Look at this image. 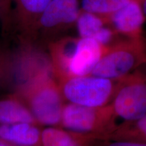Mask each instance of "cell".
Instances as JSON below:
<instances>
[{
	"label": "cell",
	"instance_id": "8",
	"mask_svg": "<svg viewBox=\"0 0 146 146\" xmlns=\"http://www.w3.org/2000/svg\"><path fill=\"white\" fill-rule=\"evenodd\" d=\"M107 21L112 22L114 29L118 33L129 38L141 37L144 17L139 3L135 0H130L125 5L110 16Z\"/></svg>",
	"mask_w": 146,
	"mask_h": 146
},
{
	"label": "cell",
	"instance_id": "5",
	"mask_svg": "<svg viewBox=\"0 0 146 146\" xmlns=\"http://www.w3.org/2000/svg\"><path fill=\"white\" fill-rule=\"evenodd\" d=\"M112 80L88 74L66 78L62 94L70 103L87 107H102L112 99Z\"/></svg>",
	"mask_w": 146,
	"mask_h": 146
},
{
	"label": "cell",
	"instance_id": "18",
	"mask_svg": "<svg viewBox=\"0 0 146 146\" xmlns=\"http://www.w3.org/2000/svg\"><path fill=\"white\" fill-rule=\"evenodd\" d=\"M108 146H146V143L134 141H124V140H115Z\"/></svg>",
	"mask_w": 146,
	"mask_h": 146
},
{
	"label": "cell",
	"instance_id": "17",
	"mask_svg": "<svg viewBox=\"0 0 146 146\" xmlns=\"http://www.w3.org/2000/svg\"><path fill=\"white\" fill-rule=\"evenodd\" d=\"M113 35H114V32L111 29L103 27L100 31V32L97 34V35L95 36L94 39L98 41L101 45L106 46L108 43L112 39Z\"/></svg>",
	"mask_w": 146,
	"mask_h": 146
},
{
	"label": "cell",
	"instance_id": "2",
	"mask_svg": "<svg viewBox=\"0 0 146 146\" xmlns=\"http://www.w3.org/2000/svg\"><path fill=\"white\" fill-rule=\"evenodd\" d=\"M146 60L145 43L142 38L131 39L107 47L91 75L108 79H120Z\"/></svg>",
	"mask_w": 146,
	"mask_h": 146
},
{
	"label": "cell",
	"instance_id": "3",
	"mask_svg": "<svg viewBox=\"0 0 146 146\" xmlns=\"http://www.w3.org/2000/svg\"><path fill=\"white\" fill-rule=\"evenodd\" d=\"M115 115L111 105L87 107L70 103L63 108L61 123L76 134H91L108 137L116 130Z\"/></svg>",
	"mask_w": 146,
	"mask_h": 146
},
{
	"label": "cell",
	"instance_id": "23",
	"mask_svg": "<svg viewBox=\"0 0 146 146\" xmlns=\"http://www.w3.org/2000/svg\"><path fill=\"white\" fill-rule=\"evenodd\" d=\"M10 146H11V145H10Z\"/></svg>",
	"mask_w": 146,
	"mask_h": 146
},
{
	"label": "cell",
	"instance_id": "21",
	"mask_svg": "<svg viewBox=\"0 0 146 146\" xmlns=\"http://www.w3.org/2000/svg\"><path fill=\"white\" fill-rule=\"evenodd\" d=\"M135 1H137V2H139V3H141L143 2V0H135Z\"/></svg>",
	"mask_w": 146,
	"mask_h": 146
},
{
	"label": "cell",
	"instance_id": "6",
	"mask_svg": "<svg viewBox=\"0 0 146 146\" xmlns=\"http://www.w3.org/2000/svg\"><path fill=\"white\" fill-rule=\"evenodd\" d=\"M63 108L59 90L54 84H45L37 89L31 99V112L34 118L49 127L61 122Z\"/></svg>",
	"mask_w": 146,
	"mask_h": 146
},
{
	"label": "cell",
	"instance_id": "22",
	"mask_svg": "<svg viewBox=\"0 0 146 146\" xmlns=\"http://www.w3.org/2000/svg\"><path fill=\"white\" fill-rule=\"evenodd\" d=\"M0 16H1V12H0Z\"/></svg>",
	"mask_w": 146,
	"mask_h": 146
},
{
	"label": "cell",
	"instance_id": "20",
	"mask_svg": "<svg viewBox=\"0 0 146 146\" xmlns=\"http://www.w3.org/2000/svg\"><path fill=\"white\" fill-rule=\"evenodd\" d=\"M0 146H10V145H9V144L5 143V142H3L0 140Z\"/></svg>",
	"mask_w": 146,
	"mask_h": 146
},
{
	"label": "cell",
	"instance_id": "10",
	"mask_svg": "<svg viewBox=\"0 0 146 146\" xmlns=\"http://www.w3.org/2000/svg\"><path fill=\"white\" fill-rule=\"evenodd\" d=\"M41 136V132L32 123L0 125V140L11 146H37Z\"/></svg>",
	"mask_w": 146,
	"mask_h": 146
},
{
	"label": "cell",
	"instance_id": "14",
	"mask_svg": "<svg viewBox=\"0 0 146 146\" xmlns=\"http://www.w3.org/2000/svg\"><path fill=\"white\" fill-rule=\"evenodd\" d=\"M130 0H83L82 10L96 14L107 21L110 16Z\"/></svg>",
	"mask_w": 146,
	"mask_h": 146
},
{
	"label": "cell",
	"instance_id": "15",
	"mask_svg": "<svg viewBox=\"0 0 146 146\" xmlns=\"http://www.w3.org/2000/svg\"><path fill=\"white\" fill-rule=\"evenodd\" d=\"M104 21L103 18L96 14L81 10L76 21L80 37L94 39L104 27Z\"/></svg>",
	"mask_w": 146,
	"mask_h": 146
},
{
	"label": "cell",
	"instance_id": "12",
	"mask_svg": "<svg viewBox=\"0 0 146 146\" xmlns=\"http://www.w3.org/2000/svg\"><path fill=\"white\" fill-rule=\"evenodd\" d=\"M81 137L56 127H48L41 132L42 146H87Z\"/></svg>",
	"mask_w": 146,
	"mask_h": 146
},
{
	"label": "cell",
	"instance_id": "11",
	"mask_svg": "<svg viewBox=\"0 0 146 146\" xmlns=\"http://www.w3.org/2000/svg\"><path fill=\"white\" fill-rule=\"evenodd\" d=\"M32 113L18 102L12 100L0 101V124L12 125L19 123H32Z\"/></svg>",
	"mask_w": 146,
	"mask_h": 146
},
{
	"label": "cell",
	"instance_id": "13",
	"mask_svg": "<svg viewBox=\"0 0 146 146\" xmlns=\"http://www.w3.org/2000/svg\"><path fill=\"white\" fill-rule=\"evenodd\" d=\"M108 138L146 143V114L135 121L128 122L118 127Z\"/></svg>",
	"mask_w": 146,
	"mask_h": 146
},
{
	"label": "cell",
	"instance_id": "16",
	"mask_svg": "<svg viewBox=\"0 0 146 146\" xmlns=\"http://www.w3.org/2000/svg\"><path fill=\"white\" fill-rule=\"evenodd\" d=\"M0 19L5 25L13 21L12 0H0Z\"/></svg>",
	"mask_w": 146,
	"mask_h": 146
},
{
	"label": "cell",
	"instance_id": "9",
	"mask_svg": "<svg viewBox=\"0 0 146 146\" xmlns=\"http://www.w3.org/2000/svg\"><path fill=\"white\" fill-rule=\"evenodd\" d=\"M52 0H12L13 21L27 33L36 31L40 18Z\"/></svg>",
	"mask_w": 146,
	"mask_h": 146
},
{
	"label": "cell",
	"instance_id": "4",
	"mask_svg": "<svg viewBox=\"0 0 146 146\" xmlns=\"http://www.w3.org/2000/svg\"><path fill=\"white\" fill-rule=\"evenodd\" d=\"M115 87L112 108L115 115L127 123L146 114V78L136 72L120 78Z\"/></svg>",
	"mask_w": 146,
	"mask_h": 146
},
{
	"label": "cell",
	"instance_id": "1",
	"mask_svg": "<svg viewBox=\"0 0 146 146\" xmlns=\"http://www.w3.org/2000/svg\"><path fill=\"white\" fill-rule=\"evenodd\" d=\"M107 47L91 38L64 39L51 46L53 60L67 78L90 74Z\"/></svg>",
	"mask_w": 146,
	"mask_h": 146
},
{
	"label": "cell",
	"instance_id": "19",
	"mask_svg": "<svg viewBox=\"0 0 146 146\" xmlns=\"http://www.w3.org/2000/svg\"><path fill=\"white\" fill-rule=\"evenodd\" d=\"M142 3H143V8L144 13L146 14V0H143Z\"/></svg>",
	"mask_w": 146,
	"mask_h": 146
},
{
	"label": "cell",
	"instance_id": "7",
	"mask_svg": "<svg viewBox=\"0 0 146 146\" xmlns=\"http://www.w3.org/2000/svg\"><path fill=\"white\" fill-rule=\"evenodd\" d=\"M81 10L78 0H52L40 18L37 29L45 31L76 23Z\"/></svg>",
	"mask_w": 146,
	"mask_h": 146
}]
</instances>
